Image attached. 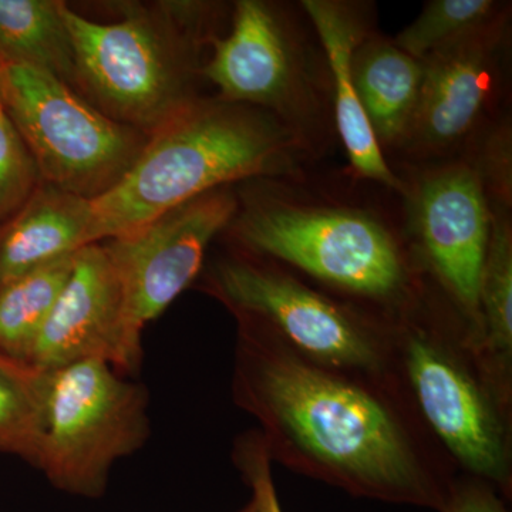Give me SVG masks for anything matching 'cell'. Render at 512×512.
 Wrapping results in <instances>:
<instances>
[{"label": "cell", "mask_w": 512, "mask_h": 512, "mask_svg": "<svg viewBox=\"0 0 512 512\" xmlns=\"http://www.w3.org/2000/svg\"><path fill=\"white\" fill-rule=\"evenodd\" d=\"M423 62L404 53L393 40L369 36L356 47L352 83L380 148H400L412 124Z\"/></svg>", "instance_id": "cell-16"}, {"label": "cell", "mask_w": 512, "mask_h": 512, "mask_svg": "<svg viewBox=\"0 0 512 512\" xmlns=\"http://www.w3.org/2000/svg\"><path fill=\"white\" fill-rule=\"evenodd\" d=\"M74 256L37 266L0 285V352L29 362L37 338L72 274Z\"/></svg>", "instance_id": "cell-19"}, {"label": "cell", "mask_w": 512, "mask_h": 512, "mask_svg": "<svg viewBox=\"0 0 512 512\" xmlns=\"http://www.w3.org/2000/svg\"><path fill=\"white\" fill-rule=\"evenodd\" d=\"M301 8L311 20L325 53L335 126L350 164L359 177L394 191H406V185L390 170L353 90V53L370 35L369 6L343 0H303Z\"/></svg>", "instance_id": "cell-14"}, {"label": "cell", "mask_w": 512, "mask_h": 512, "mask_svg": "<svg viewBox=\"0 0 512 512\" xmlns=\"http://www.w3.org/2000/svg\"><path fill=\"white\" fill-rule=\"evenodd\" d=\"M0 97L40 181L94 200L110 191L146 146L52 74L0 60Z\"/></svg>", "instance_id": "cell-8"}, {"label": "cell", "mask_w": 512, "mask_h": 512, "mask_svg": "<svg viewBox=\"0 0 512 512\" xmlns=\"http://www.w3.org/2000/svg\"><path fill=\"white\" fill-rule=\"evenodd\" d=\"M507 12L493 0H433L413 23L404 28L394 45L423 62L437 50L463 39Z\"/></svg>", "instance_id": "cell-21"}, {"label": "cell", "mask_w": 512, "mask_h": 512, "mask_svg": "<svg viewBox=\"0 0 512 512\" xmlns=\"http://www.w3.org/2000/svg\"><path fill=\"white\" fill-rule=\"evenodd\" d=\"M201 74L222 101L272 114L306 147L328 121L329 87L323 86L308 45L274 3L239 0L227 36H212Z\"/></svg>", "instance_id": "cell-9"}, {"label": "cell", "mask_w": 512, "mask_h": 512, "mask_svg": "<svg viewBox=\"0 0 512 512\" xmlns=\"http://www.w3.org/2000/svg\"><path fill=\"white\" fill-rule=\"evenodd\" d=\"M141 357V340L128 326L119 276L106 248L99 242L80 249L29 362L53 370L101 360L128 375L140 367Z\"/></svg>", "instance_id": "cell-13"}, {"label": "cell", "mask_w": 512, "mask_h": 512, "mask_svg": "<svg viewBox=\"0 0 512 512\" xmlns=\"http://www.w3.org/2000/svg\"><path fill=\"white\" fill-rule=\"evenodd\" d=\"M46 370L0 352V453L35 467L45 413Z\"/></svg>", "instance_id": "cell-20"}, {"label": "cell", "mask_w": 512, "mask_h": 512, "mask_svg": "<svg viewBox=\"0 0 512 512\" xmlns=\"http://www.w3.org/2000/svg\"><path fill=\"white\" fill-rule=\"evenodd\" d=\"M309 150L272 114L197 99L147 138L130 170L94 198V244L126 235L218 188L291 174Z\"/></svg>", "instance_id": "cell-3"}, {"label": "cell", "mask_w": 512, "mask_h": 512, "mask_svg": "<svg viewBox=\"0 0 512 512\" xmlns=\"http://www.w3.org/2000/svg\"><path fill=\"white\" fill-rule=\"evenodd\" d=\"M412 200L416 255L463 316L481 349L480 286L491 231V204L476 165L433 168Z\"/></svg>", "instance_id": "cell-11"}, {"label": "cell", "mask_w": 512, "mask_h": 512, "mask_svg": "<svg viewBox=\"0 0 512 512\" xmlns=\"http://www.w3.org/2000/svg\"><path fill=\"white\" fill-rule=\"evenodd\" d=\"M491 231L480 286L481 352L512 390V231L507 204L490 201Z\"/></svg>", "instance_id": "cell-18"}, {"label": "cell", "mask_w": 512, "mask_h": 512, "mask_svg": "<svg viewBox=\"0 0 512 512\" xmlns=\"http://www.w3.org/2000/svg\"><path fill=\"white\" fill-rule=\"evenodd\" d=\"M238 210L231 187L171 208L140 228L101 242L123 291L128 326L136 338L200 275L212 239Z\"/></svg>", "instance_id": "cell-10"}, {"label": "cell", "mask_w": 512, "mask_h": 512, "mask_svg": "<svg viewBox=\"0 0 512 512\" xmlns=\"http://www.w3.org/2000/svg\"><path fill=\"white\" fill-rule=\"evenodd\" d=\"M232 396L258 423L272 463L356 498L443 511L457 470L396 375L319 365L238 322Z\"/></svg>", "instance_id": "cell-1"}, {"label": "cell", "mask_w": 512, "mask_h": 512, "mask_svg": "<svg viewBox=\"0 0 512 512\" xmlns=\"http://www.w3.org/2000/svg\"><path fill=\"white\" fill-rule=\"evenodd\" d=\"M232 460L251 490L256 512H284L272 477V460L258 430L248 431L235 441Z\"/></svg>", "instance_id": "cell-23"}, {"label": "cell", "mask_w": 512, "mask_h": 512, "mask_svg": "<svg viewBox=\"0 0 512 512\" xmlns=\"http://www.w3.org/2000/svg\"><path fill=\"white\" fill-rule=\"evenodd\" d=\"M62 0H0V60L35 67L76 90V57Z\"/></svg>", "instance_id": "cell-17"}, {"label": "cell", "mask_w": 512, "mask_h": 512, "mask_svg": "<svg viewBox=\"0 0 512 512\" xmlns=\"http://www.w3.org/2000/svg\"><path fill=\"white\" fill-rule=\"evenodd\" d=\"M46 372L35 467L59 490L99 498L114 463L136 453L150 436L146 389L101 360Z\"/></svg>", "instance_id": "cell-7"}, {"label": "cell", "mask_w": 512, "mask_h": 512, "mask_svg": "<svg viewBox=\"0 0 512 512\" xmlns=\"http://www.w3.org/2000/svg\"><path fill=\"white\" fill-rule=\"evenodd\" d=\"M383 318L394 375L424 429L457 473L483 478L510 501L512 390L488 366L473 330L429 281Z\"/></svg>", "instance_id": "cell-2"}, {"label": "cell", "mask_w": 512, "mask_h": 512, "mask_svg": "<svg viewBox=\"0 0 512 512\" xmlns=\"http://www.w3.org/2000/svg\"><path fill=\"white\" fill-rule=\"evenodd\" d=\"M258 188L238 198L224 231L238 251L379 315L406 308L423 292L427 272L419 258L377 215Z\"/></svg>", "instance_id": "cell-4"}, {"label": "cell", "mask_w": 512, "mask_h": 512, "mask_svg": "<svg viewBox=\"0 0 512 512\" xmlns=\"http://www.w3.org/2000/svg\"><path fill=\"white\" fill-rule=\"evenodd\" d=\"M39 183L36 165L0 97V225L22 207Z\"/></svg>", "instance_id": "cell-22"}, {"label": "cell", "mask_w": 512, "mask_h": 512, "mask_svg": "<svg viewBox=\"0 0 512 512\" xmlns=\"http://www.w3.org/2000/svg\"><path fill=\"white\" fill-rule=\"evenodd\" d=\"M93 244L92 200L40 181L0 225V285Z\"/></svg>", "instance_id": "cell-15"}, {"label": "cell", "mask_w": 512, "mask_h": 512, "mask_svg": "<svg viewBox=\"0 0 512 512\" xmlns=\"http://www.w3.org/2000/svg\"><path fill=\"white\" fill-rule=\"evenodd\" d=\"M237 512H256V511H255L254 504H252L251 501H249V503L247 505H245L244 508H241V510H239Z\"/></svg>", "instance_id": "cell-25"}, {"label": "cell", "mask_w": 512, "mask_h": 512, "mask_svg": "<svg viewBox=\"0 0 512 512\" xmlns=\"http://www.w3.org/2000/svg\"><path fill=\"white\" fill-rule=\"evenodd\" d=\"M507 12L423 60L419 101L403 150L416 158L447 156L483 124L500 86Z\"/></svg>", "instance_id": "cell-12"}, {"label": "cell", "mask_w": 512, "mask_h": 512, "mask_svg": "<svg viewBox=\"0 0 512 512\" xmlns=\"http://www.w3.org/2000/svg\"><path fill=\"white\" fill-rule=\"evenodd\" d=\"M204 291L237 322L264 330L312 362L357 375L394 376L382 315L320 291L274 261L237 249L212 262Z\"/></svg>", "instance_id": "cell-6"}, {"label": "cell", "mask_w": 512, "mask_h": 512, "mask_svg": "<svg viewBox=\"0 0 512 512\" xmlns=\"http://www.w3.org/2000/svg\"><path fill=\"white\" fill-rule=\"evenodd\" d=\"M441 512H510L507 498L483 478L458 473Z\"/></svg>", "instance_id": "cell-24"}, {"label": "cell", "mask_w": 512, "mask_h": 512, "mask_svg": "<svg viewBox=\"0 0 512 512\" xmlns=\"http://www.w3.org/2000/svg\"><path fill=\"white\" fill-rule=\"evenodd\" d=\"M202 3L121 8L119 22L99 23L62 3L76 57V92L107 117L150 136L192 96L198 47L210 42Z\"/></svg>", "instance_id": "cell-5"}]
</instances>
